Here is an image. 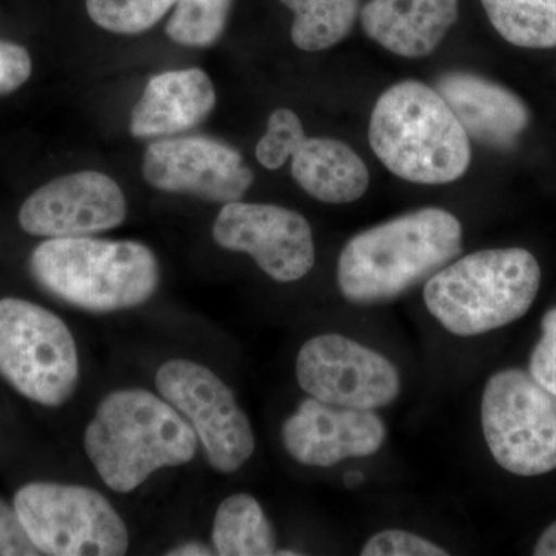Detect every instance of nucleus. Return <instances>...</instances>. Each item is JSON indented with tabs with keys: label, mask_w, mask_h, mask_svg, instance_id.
Segmentation results:
<instances>
[{
	"label": "nucleus",
	"mask_w": 556,
	"mask_h": 556,
	"mask_svg": "<svg viewBox=\"0 0 556 556\" xmlns=\"http://www.w3.org/2000/svg\"><path fill=\"white\" fill-rule=\"evenodd\" d=\"M460 249L463 226L452 212H409L348 241L338 263L340 292L356 305L390 302L433 277Z\"/></svg>",
	"instance_id": "f257e3e1"
},
{
	"label": "nucleus",
	"mask_w": 556,
	"mask_h": 556,
	"mask_svg": "<svg viewBox=\"0 0 556 556\" xmlns=\"http://www.w3.org/2000/svg\"><path fill=\"white\" fill-rule=\"evenodd\" d=\"M199 441L166 399L141 388L108 394L84 433L94 470L118 493L134 492L161 468L190 463Z\"/></svg>",
	"instance_id": "f03ea898"
},
{
	"label": "nucleus",
	"mask_w": 556,
	"mask_h": 556,
	"mask_svg": "<svg viewBox=\"0 0 556 556\" xmlns=\"http://www.w3.org/2000/svg\"><path fill=\"white\" fill-rule=\"evenodd\" d=\"M368 137L380 163L415 185H448L470 167L467 131L439 91L420 80H402L380 94Z\"/></svg>",
	"instance_id": "7ed1b4c3"
},
{
	"label": "nucleus",
	"mask_w": 556,
	"mask_h": 556,
	"mask_svg": "<svg viewBox=\"0 0 556 556\" xmlns=\"http://www.w3.org/2000/svg\"><path fill=\"white\" fill-rule=\"evenodd\" d=\"M30 266L51 295L98 314L144 305L161 281L159 258L138 241L49 239L33 251Z\"/></svg>",
	"instance_id": "20e7f679"
},
{
	"label": "nucleus",
	"mask_w": 556,
	"mask_h": 556,
	"mask_svg": "<svg viewBox=\"0 0 556 556\" xmlns=\"http://www.w3.org/2000/svg\"><path fill=\"white\" fill-rule=\"evenodd\" d=\"M540 287V263L532 252L485 249L448 263L428 278L424 300L448 332L473 338L526 316Z\"/></svg>",
	"instance_id": "39448f33"
},
{
	"label": "nucleus",
	"mask_w": 556,
	"mask_h": 556,
	"mask_svg": "<svg viewBox=\"0 0 556 556\" xmlns=\"http://www.w3.org/2000/svg\"><path fill=\"white\" fill-rule=\"evenodd\" d=\"M0 376L36 404L64 405L79 380L78 348L64 320L27 300H0Z\"/></svg>",
	"instance_id": "423d86ee"
},
{
	"label": "nucleus",
	"mask_w": 556,
	"mask_h": 556,
	"mask_svg": "<svg viewBox=\"0 0 556 556\" xmlns=\"http://www.w3.org/2000/svg\"><path fill=\"white\" fill-rule=\"evenodd\" d=\"M13 506L40 555L119 556L129 551V530L115 507L90 486L31 482Z\"/></svg>",
	"instance_id": "0eeeda50"
},
{
	"label": "nucleus",
	"mask_w": 556,
	"mask_h": 556,
	"mask_svg": "<svg viewBox=\"0 0 556 556\" xmlns=\"http://www.w3.org/2000/svg\"><path fill=\"white\" fill-rule=\"evenodd\" d=\"M481 424L497 466L518 477H540L556 468V394L530 372L508 368L489 379Z\"/></svg>",
	"instance_id": "6e6552de"
},
{
	"label": "nucleus",
	"mask_w": 556,
	"mask_h": 556,
	"mask_svg": "<svg viewBox=\"0 0 556 556\" xmlns=\"http://www.w3.org/2000/svg\"><path fill=\"white\" fill-rule=\"evenodd\" d=\"M156 388L195 430L208 466L218 473H236L254 455V430L247 413L212 369L174 358L161 365Z\"/></svg>",
	"instance_id": "1a4fd4ad"
},
{
	"label": "nucleus",
	"mask_w": 556,
	"mask_h": 556,
	"mask_svg": "<svg viewBox=\"0 0 556 556\" xmlns=\"http://www.w3.org/2000/svg\"><path fill=\"white\" fill-rule=\"evenodd\" d=\"M295 375L309 397L338 407L379 409L401 393L390 358L340 334H321L300 348Z\"/></svg>",
	"instance_id": "9d476101"
},
{
	"label": "nucleus",
	"mask_w": 556,
	"mask_h": 556,
	"mask_svg": "<svg viewBox=\"0 0 556 556\" xmlns=\"http://www.w3.org/2000/svg\"><path fill=\"white\" fill-rule=\"evenodd\" d=\"M215 243L251 255L278 283L308 276L316 263V244L308 219L276 204L226 203L212 228Z\"/></svg>",
	"instance_id": "9b49d317"
},
{
	"label": "nucleus",
	"mask_w": 556,
	"mask_h": 556,
	"mask_svg": "<svg viewBox=\"0 0 556 556\" xmlns=\"http://www.w3.org/2000/svg\"><path fill=\"white\" fill-rule=\"evenodd\" d=\"M142 175L163 192L225 204L243 199L254 182L239 150L207 137L153 141L146 149Z\"/></svg>",
	"instance_id": "f8f14e48"
},
{
	"label": "nucleus",
	"mask_w": 556,
	"mask_h": 556,
	"mask_svg": "<svg viewBox=\"0 0 556 556\" xmlns=\"http://www.w3.org/2000/svg\"><path fill=\"white\" fill-rule=\"evenodd\" d=\"M126 212V197L115 179L84 170L36 190L21 207L20 223L30 236L72 239L118 228Z\"/></svg>",
	"instance_id": "ddd939ff"
},
{
	"label": "nucleus",
	"mask_w": 556,
	"mask_h": 556,
	"mask_svg": "<svg viewBox=\"0 0 556 556\" xmlns=\"http://www.w3.org/2000/svg\"><path fill=\"white\" fill-rule=\"evenodd\" d=\"M386 438V422L372 409L338 407L314 397L305 399L281 427L289 456L309 467L376 455Z\"/></svg>",
	"instance_id": "4468645a"
},
{
	"label": "nucleus",
	"mask_w": 556,
	"mask_h": 556,
	"mask_svg": "<svg viewBox=\"0 0 556 556\" xmlns=\"http://www.w3.org/2000/svg\"><path fill=\"white\" fill-rule=\"evenodd\" d=\"M437 90L455 113L468 138L495 149H508L530 123L526 102L501 84L470 72H448Z\"/></svg>",
	"instance_id": "2eb2a0df"
},
{
	"label": "nucleus",
	"mask_w": 556,
	"mask_h": 556,
	"mask_svg": "<svg viewBox=\"0 0 556 556\" xmlns=\"http://www.w3.org/2000/svg\"><path fill=\"white\" fill-rule=\"evenodd\" d=\"M459 17V0H369L361 22L369 39L396 56H430Z\"/></svg>",
	"instance_id": "dca6fc26"
},
{
	"label": "nucleus",
	"mask_w": 556,
	"mask_h": 556,
	"mask_svg": "<svg viewBox=\"0 0 556 556\" xmlns=\"http://www.w3.org/2000/svg\"><path fill=\"white\" fill-rule=\"evenodd\" d=\"M217 104L214 84L200 68L153 76L130 116V134L139 139L166 138L200 126Z\"/></svg>",
	"instance_id": "f3484780"
},
{
	"label": "nucleus",
	"mask_w": 556,
	"mask_h": 556,
	"mask_svg": "<svg viewBox=\"0 0 556 556\" xmlns=\"http://www.w3.org/2000/svg\"><path fill=\"white\" fill-rule=\"evenodd\" d=\"M295 182L313 199L348 204L365 195L369 172L364 160L345 142L332 138H305L291 156Z\"/></svg>",
	"instance_id": "a211bd4d"
},
{
	"label": "nucleus",
	"mask_w": 556,
	"mask_h": 556,
	"mask_svg": "<svg viewBox=\"0 0 556 556\" xmlns=\"http://www.w3.org/2000/svg\"><path fill=\"white\" fill-rule=\"evenodd\" d=\"M212 544L215 554L222 556H268L277 552L273 525L258 501L248 493H236L219 504Z\"/></svg>",
	"instance_id": "6ab92c4d"
},
{
	"label": "nucleus",
	"mask_w": 556,
	"mask_h": 556,
	"mask_svg": "<svg viewBox=\"0 0 556 556\" xmlns=\"http://www.w3.org/2000/svg\"><path fill=\"white\" fill-rule=\"evenodd\" d=\"M294 13L291 38L303 51L338 46L353 30L361 0H280Z\"/></svg>",
	"instance_id": "aec40b11"
},
{
	"label": "nucleus",
	"mask_w": 556,
	"mask_h": 556,
	"mask_svg": "<svg viewBox=\"0 0 556 556\" xmlns=\"http://www.w3.org/2000/svg\"><path fill=\"white\" fill-rule=\"evenodd\" d=\"M503 39L521 49H556V0H481Z\"/></svg>",
	"instance_id": "412c9836"
},
{
	"label": "nucleus",
	"mask_w": 556,
	"mask_h": 556,
	"mask_svg": "<svg viewBox=\"0 0 556 556\" xmlns=\"http://www.w3.org/2000/svg\"><path fill=\"white\" fill-rule=\"evenodd\" d=\"M233 0H177L166 25L167 36L179 46H214L228 24Z\"/></svg>",
	"instance_id": "4be33fe9"
},
{
	"label": "nucleus",
	"mask_w": 556,
	"mask_h": 556,
	"mask_svg": "<svg viewBox=\"0 0 556 556\" xmlns=\"http://www.w3.org/2000/svg\"><path fill=\"white\" fill-rule=\"evenodd\" d=\"M177 0H86L90 20L116 35H139L155 27Z\"/></svg>",
	"instance_id": "5701e85b"
},
{
	"label": "nucleus",
	"mask_w": 556,
	"mask_h": 556,
	"mask_svg": "<svg viewBox=\"0 0 556 556\" xmlns=\"http://www.w3.org/2000/svg\"><path fill=\"white\" fill-rule=\"evenodd\" d=\"M305 138V129L298 113L278 109L269 116L268 129L260 138L255 156L265 169H280Z\"/></svg>",
	"instance_id": "b1692460"
},
{
	"label": "nucleus",
	"mask_w": 556,
	"mask_h": 556,
	"mask_svg": "<svg viewBox=\"0 0 556 556\" xmlns=\"http://www.w3.org/2000/svg\"><path fill=\"white\" fill-rule=\"evenodd\" d=\"M362 556H447L445 548L405 530L391 529L369 538Z\"/></svg>",
	"instance_id": "393cba45"
},
{
	"label": "nucleus",
	"mask_w": 556,
	"mask_h": 556,
	"mask_svg": "<svg viewBox=\"0 0 556 556\" xmlns=\"http://www.w3.org/2000/svg\"><path fill=\"white\" fill-rule=\"evenodd\" d=\"M543 336L530 357L529 372L541 387L556 394V308L541 321Z\"/></svg>",
	"instance_id": "a878e982"
},
{
	"label": "nucleus",
	"mask_w": 556,
	"mask_h": 556,
	"mask_svg": "<svg viewBox=\"0 0 556 556\" xmlns=\"http://www.w3.org/2000/svg\"><path fill=\"white\" fill-rule=\"evenodd\" d=\"M40 555L22 525L16 508L0 500V556Z\"/></svg>",
	"instance_id": "bb28decb"
},
{
	"label": "nucleus",
	"mask_w": 556,
	"mask_h": 556,
	"mask_svg": "<svg viewBox=\"0 0 556 556\" xmlns=\"http://www.w3.org/2000/svg\"><path fill=\"white\" fill-rule=\"evenodd\" d=\"M28 51L16 43L0 40V94L20 89L31 76Z\"/></svg>",
	"instance_id": "cd10ccee"
},
{
	"label": "nucleus",
	"mask_w": 556,
	"mask_h": 556,
	"mask_svg": "<svg viewBox=\"0 0 556 556\" xmlns=\"http://www.w3.org/2000/svg\"><path fill=\"white\" fill-rule=\"evenodd\" d=\"M533 555L536 556H556V522L544 530L543 535L540 536Z\"/></svg>",
	"instance_id": "c85d7f7f"
},
{
	"label": "nucleus",
	"mask_w": 556,
	"mask_h": 556,
	"mask_svg": "<svg viewBox=\"0 0 556 556\" xmlns=\"http://www.w3.org/2000/svg\"><path fill=\"white\" fill-rule=\"evenodd\" d=\"M215 552L211 551V547L206 544L200 543V541H188V543L179 544V546L172 547L166 555L169 556H211Z\"/></svg>",
	"instance_id": "c756f323"
}]
</instances>
